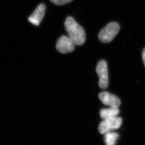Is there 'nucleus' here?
<instances>
[{
	"label": "nucleus",
	"mask_w": 145,
	"mask_h": 145,
	"mask_svg": "<svg viewBox=\"0 0 145 145\" xmlns=\"http://www.w3.org/2000/svg\"><path fill=\"white\" fill-rule=\"evenodd\" d=\"M96 72L99 77V85L103 89H107L109 85L108 69L105 61L100 60L96 67Z\"/></svg>",
	"instance_id": "4"
},
{
	"label": "nucleus",
	"mask_w": 145,
	"mask_h": 145,
	"mask_svg": "<svg viewBox=\"0 0 145 145\" xmlns=\"http://www.w3.org/2000/svg\"><path fill=\"white\" fill-rule=\"evenodd\" d=\"M117 133L109 131L106 133L104 136V140L107 145H114L115 144L118 138Z\"/></svg>",
	"instance_id": "9"
},
{
	"label": "nucleus",
	"mask_w": 145,
	"mask_h": 145,
	"mask_svg": "<svg viewBox=\"0 0 145 145\" xmlns=\"http://www.w3.org/2000/svg\"><path fill=\"white\" fill-rule=\"evenodd\" d=\"M72 0H50V1L56 5H63L71 2Z\"/></svg>",
	"instance_id": "10"
},
{
	"label": "nucleus",
	"mask_w": 145,
	"mask_h": 145,
	"mask_svg": "<svg viewBox=\"0 0 145 145\" xmlns=\"http://www.w3.org/2000/svg\"><path fill=\"white\" fill-rule=\"evenodd\" d=\"M120 27L116 22H111L102 30L99 34V39L104 43L112 41L119 32Z\"/></svg>",
	"instance_id": "2"
},
{
	"label": "nucleus",
	"mask_w": 145,
	"mask_h": 145,
	"mask_svg": "<svg viewBox=\"0 0 145 145\" xmlns=\"http://www.w3.org/2000/svg\"><path fill=\"white\" fill-rule=\"evenodd\" d=\"M46 7L44 4L41 3L34 10L28 18V21L33 25L38 26L45 15Z\"/></svg>",
	"instance_id": "7"
},
{
	"label": "nucleus",
	"mask_w": 145,
	"mask_h": 145,
	"mask_svg": "<svg viewBox=\"0 0 145 145\" xmlns=\"http://www.w3.org/2000/svg\"><path fill=\"white\" fill-rule=\"evenodd\" d=\"M65 26L69 37L74 44L77 46L82 45L86 40V34L84 29L75 20L69 16L65 22Z\"/></svg>",
	"instance_id": "1"
},
{
	"label": "nucleus",
	"mask_w": 145,
	"mask_h": 145,
	"mask_svg": "<svg viewBox=\"0 0 145 145\" xmlns=\"http://www.w3.org/2000/svg\"><path fill=\"white\" fill-rule=\"evenodd\" d=\"M119 112L118 108L110 107L109 108H103L100 110V117L103 120L115 118L117 116Z\"/></svg>",
	"instance_id": "8"
},
{
	"label": "nucleus",
	"mask_w": 145,
	"mask_h": 145,
	"mask_svg": "<svg viewBox=\"0 0 145 145\" xmlns=\"http://www.w3.org/2000/svg\"><path fill=\"white\" fill-rule=\"evenodd\" d=\"M122 123V118L117 116L104 119L99 125V131L100 134H105L109 131L119 129Z\"/></svg>",
	"instance_id": "3"
},
{
	"label": "nucleus",
	"mask_w": 145,
	"mask_h": 145,
	"mask_svg": "<svg viewBox=\"0 0 145 145\" xmlns=\"http://www.w3.org/2000/svg\"><path fill=\"white\" fill-rule=\"evenodd\" d=\"M74 45L75 44L69 37L62 36L58 40L56 47L60 53L67 54L72 52L74 50Z\"/></svg>",
	"instance_id": "5"
},
{
	"label": "nucleus",
	"mask_w": 145,
	"mask_h": 145,
	"mask_svg": "<svg viewBox=\"0 0 145 145\" xmlns=\"http://www.w3.org/2000/svg\"><path fill=\"white\" fill-rule=\"evenodd\" d=\"M142 58L143 62H144V64L145 66V48L143 49L142 52Z\"/></svg>",
	"instance_id": "11"
},
{
	"label": "nucleus",
	"mask_w": 145,
	"mask_h": 145,
	"mask_svg": "<svg viewBox=\"0 0 145 145\" xmlns=\"http://www.w3.org/2000/svg\"><path fill=\"white\" fill-rule=\"evenodd\" d=\"M100 101L105 105L109 106L112 108H118L120 106L121 101L117 97L109 93L108 92H103L99 95Z\"/></svg>",
	"instance_id": "6"
}]
</instances>
